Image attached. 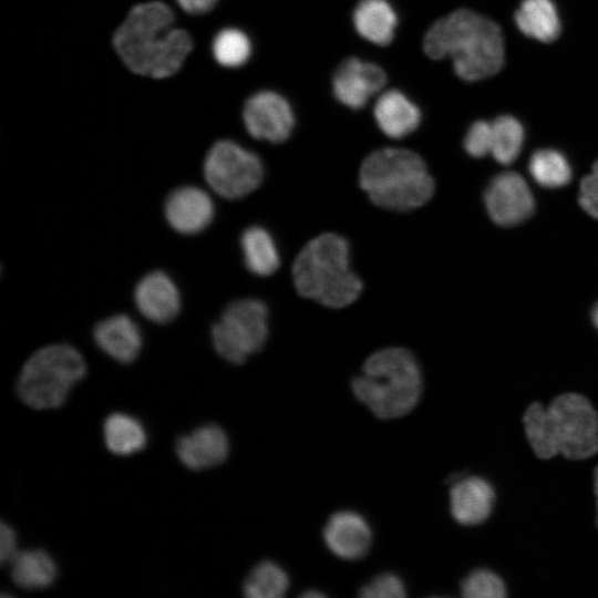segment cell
<instances>
[{
    "label": "cell",
    "mask_w": 598,
    "mask_h": 598,
    "mask_svg": "<svg viewBox=\"0 0 598 598\" xmlns=\"http://www.w3.org/2000/svg\"><path fill=\"white\" fill-rule=\"evenodd\" d=\"M113 44L132 72L153 79L176 73L193 49L188 32L175 27L174 12L161 1L135 6L115 31Z\"/></svg>",
    "instance_id": "cell-1"
},
{
    "label": "cell",
    "mask_w": 598,
    "mask_h": 598,
    "mask_svg": "<svg viewBox=\"0 0 598 598\" xmlns=\"http://www.w3.org/2000/svg\"><path fill=\"white\" fill-rule=\"evenodd\" d=\"M423 49L434 60L451 58L455 73L465 81L491 76L504 63L499 27L468 9L436 20L424 35Z\"/></svg>",
    "instance_id": "cell-2"
},
{
    "label": "cell",
    "mask_w": 598,
    "mask_h": 598,
    "mask_svg": "<svg viewBox=\"0 0 598 598\" xmlns=\"http://www.w3.org/2000/svg\"><path fill=\"white\" fill-rule=\"evenodd\" d=\"M526 437L540 458L560 454L585 460L598 452V412L578 393L556 396L547 406L530 404L523 416Z\"/></svg>",
    "instance_id": "cell-3"
},
{
    "label": "cell",
    "mask_w": 598,
    "mask_h": 598,
    "mask_svg": "<svg viewBox=\"0 0 598 598\" xmlns=\"http://www.w3.org/2000/svg\"><path fill=\"white\" fill-rule=\"evenodd\" d=\"M422 372L414 354L390 347L371 354L351 381L355 398L380 419L408 414L422 393Z\"/></svg>",
    "instance_id": "cell-4"
},
{
    "label": "cell",
    "mask_w": 598,
    "mask_h": 598,
    "mask_svg": "<svg viewBox=\"0 0 598 598\" xmlns=\"http://www.w3.org/2000/svg\"><path fill=\"white\" fill-rule=\"evenodd\" d=\"M293 283L305 298L343 308L360 296L363 285L350 267V247L338 234L324 233L307 243L292 265Z\"/></svg>",
    "instance_id": "cell-5"
},
{
    "label": "cell",
    "mask_w": 598,
    "mask_h": 598,
    "mask_svg": "<svg viewBox=\"0 0 598 598\" xmlns=\"http://www.w3.org/2000/svg\"><path fill=\"white\" fill-rule=\"evenodd\" d=\"M359 184L373 204L396 212L423 206L435 188L423 158L413 151L398 147L369 154L361 164Z\"/></svg>",
    "instance_id": "cell-6"
},
{
    "label": "cell",
    "mask_w": 598,
    "mask_h": 598,
    "mask_svg": "<svg viewBox=\"0 0 598 598\" xmlns=\"http://www.w3.org/2000/svg\"><path fill=\"white\" fill-rule=\"evenodd\" d=\"M86 363L78 349L68 343H54L33 352L23 364L17 392L32 409L61 406L71 389L84 378Z\"/></svg>",
    "instance_id": "cell-7"
},
{
    "label": "cell",
    "mask_w": 598,
    "mask_h": 598,
    "mask_svg": "<svg viewBox=\"0 0 598 598\" xmlns=\"http://www.w3.org/2000/svg\"><path fill=\"white\" fill-rule=\"evenodd\" d=\"M267 305L255 298L229 303L212 327L216 352L228 362L240 364L259 351L268 336Z\"/></svg>",
    "instance_id": "cell-8"
},
{
    "label": "cell",
    "mask_w": 598,
    "mask_h": 598,
    "mask_svg": "<svg viewBox=\"0 0 598 598\" xmlns=\"http://www.w3.org/2000/svg\"><path fill=\"white\" fill-rule=\"evenodd\" d=\"M264 175L260 157L229 140L215 143L204 161L207 185L226 199L247 196L260 186Z\"/></svg>",
    "instance_id": "cell-9"
},
{
    "label": "cell",
    "mask_w": 598,
    "mask_h": 598,
    "mask_svg": "<svg viewBox=\"0 0 598 598\" xmlns=\"http://www.w3.org/2000/svg\"><path fill=\"white\" fill-rule=\"evenodd\" d=\"M243 118L247 132L256 140L282 143L291 134L295 115L288 101L274 91H260L245 103Z\"/></svg>",
    "instance_id": "cell-10"
},
{
    "label": "cell",
    "mask_w": 598,
    "mask_h": 598,
    "mask_svg": "<svg viewBox=\"0 0 598 598\" xmlns=\"http://www.w3.org/2000/svg\"><path fill=\"white\" fill-rule=\"evenodd\" d=\"M484 202L491 219L499 226H515L534 212L535 202L526 181L516 172H504L488 183Z\"/></svg>",
    "instance_id": "cell-11"
},
{
    "label": "cell",
    "mask_w": 598,
    "mask_h": 598,
    "mask_svg": "<svg viewBox=\"0 0 598 598\" xmlns=\"http://www.w3.org/2000/svg\"><path fill=\"white\" fill-rule=\"evenodd\" d=\"M386 83V74L375 63L352 56L343 60L332 79L333 94L350 109H361L380 93Z\"/></svg>",
    "instance_id": "cell-12"
},
{
    "label": "cell",
    "mask_w": 598,
    "mask_h": 598,
    "mask_svg": "<svg viewBox=\"0 0 598 598\" xmlns=\"http://www.w3.org/2000/svg\"><path fill=\"white\" fill-rule=\"evenodd\" d=\"M215 205L210 195L200 187L181 186L169 193L164 203L168 225L182 235H196L214 219Z\"/></svg>",
    "instance_id": "cell-13"
},
{
    "label": "cell",
    "mask_w": 598,
    "mask_h": 598,
    "mask_svg": "<svg viewBox=\"0 0 598 598\" xmlns=\"http://www.w3.org/2000/svg\"><path fill=\"white\" fill-rule=\"evenodd\" d=\"M134 302L140 313L155 323H168L176 318L182 306L178 287L161 270L140 279L134 289Z\"/></svg>",
    "instance_id": "cell-14"
},
{
    "label": "cell",
    "mask_w": 598,
    "mask_h": 598,
    "mask_svg": "<svg viewBox=\"0 0 598 598\" xmlns=\"http://www.w3.org/2000/svg\"><path fill=\"white\" fill-rule=\"evenodd\" d=\"M178 460L192 471H203L221 464L229 453L225 431L216 424H205L181 436L176 442Z\"/></svg>",
    "instance_id": "cell-15"
},
{
    "label": "cell",
    "mask_w": 598,
    "mask_h": 598,
    "mask_svg": "<svg viewBox=\"0 0 598 598\" xmlns=\"http://www.w3.org/2000/svg\"><path fill=\"white\" fill-rule=\"evenodd\" d=\"M323 540L336 556L355 560L370 549L372 532L367 519L353 511L334 513L323 528Z\"/></svg>",
    "instance_id": "cell-16"
},
{
    "label": "cell",
    "mask_w": 598,
    "mask_h": 598,
    "mask_svg": "<svg viewBox=\"0 0 598 598\" xmlns=\"http://www.w3.org/2000/svg\"><path fill=\"white\" fill-rule=\"evenodd\" d=\"M495 492L488 481L480 476H465L455 481L450 489L452 516L462 525H477L493 511Z\"/></svg>",
    "instance_id": "cell-17"
},
{
    "label": "cell",
    "mask_w": 598,
    "mask_h": 598,
    "mask_svg": "<svg viewBox=\"0 0 598 598\" xmlns=\"http://www.w3.org/2000/svg\"><path fill=\"white\" fill-rule=\"evenodd\" d=\"M96 346L109 357L131 363L140 354L143 337L137 323L127 315H114L97 322L93 330Z\"/></svg>",
    "instance_id": "cell-18"
},
{
    "label": "cell",
    "mask_w": 598,
    "mask_h": 598,
    "mask_svg": "<svg viewBox=\"0 0 598 598\" xmlns=\"http://www.w3.org/2000/svg\"><path fill=\"white\" fill-rule=\"evenodd\" d=\"M373 115L379 128L391 138L405 137L421 122L419 107L398 90H388L379 95Z\"/></svg>",
    "instance_id": "cell-19"
},
{
    "label": "cell",
    "mask_w": 598,
    "mask_h": 598,
    "mask_svg": "<svg viewBox=\"0 0 598 598\" xmlns=\"http://www.w3.org/2000/svg\"><path fill=\"white\" fill-rule=\"evenodd\" d=\"M9 564L13 582L25 590L49 588L58 575L54 559L43 549L18 551Z\"/></svg>",
    "instance_id": "cell-20"
},
{
    "label": "cell",
    "mask_w": 598,
    "mask_h": 598,
    "mask_svg": "<svg viewBox=\"0 0 598 598\" xmlns=\"http://www.w3.org/2000/svg\"><path fill=\"white\" fill-rule=\"evenodd\" d=\"M353 24L365 40L386 45L394 37L398 17L385 0H361L353 12Z\"/></svg>",
    "instance_id": "cell-21"
},
{
    "label": "cell",
    "mask_w": 598,
    "mask_h": 598,
    "mask_svg": "<svg viewBox=\"0 0 598 598\" xmlns=\"http://www.w3.org/2000/svg\"><path fill=\"white\" fill-rule=\"evenodd\" d=\"M246 268L256 276L265 277L274 274L280 265L277 244L271 234L264 227H247L240 237Z\"/></svg>",
    "instance_id": "cell-22"
},
{
    "label": "cell",
    "mask_w": 598,
    "mask_h": 598,
    "mask_svg": "<svg viewBox=\"0 0 598 598\" xmlns=\"http://www.w3.org/2000/svg\"><path fill=\"white\" fill-rule=\"evenodd\" d=\"M515 21L525 35L542 42L554 41L560 32L558 12L551 0H524Z\"/></svg>",
    "instance_id": "cell-23"
},
{
    "label": "cell",
    "mask_w": 598,
    "mask_h": 598,
    "mask_svg": "<svg viewBox=\"0 0 598 598\" xmlns=\"http://www.w3.org/2000/svg\"><path fill=\"white\" fill-rule=\"evenodd\" d=\"M106 447L115 455H131L144 448L146 431L136 417L115 412L109 415L103 425Z\"/></svg>",
    "instance_id": "cell-24"
},
{
    "label": "cell",
    "mask_w": 598,
    "mask_h": 598,
    "mask_svg": "<svg viewBox=\"0 0 598 598\" xmlns=\"http://www.w3.org/2000/svg\"><path fill=\"white\" fill-rule=\"evenodd\" d=\"M289 586L287 573L271 560L258 563L246 577L243 591L247 598H280Z\"/></svg>",
    "instance_id": "cell-25"
},
{
    "label": "cell",
    "mask_w": 598,
    "mask_h": 598,
    "mask_svg": "<svg viewBox=\"0 0 598 598\" xmlns=\"http://www.w3.org/2000/svg\"><path fill=\"white\" fill-rule=\"evenodd\" d=\"M528 169L534 181L546 188L567 185L573 174L566 156L553 148L534 152L529 158Z\"/></svg>",
    "instance_id": "cell-26"
},
{
    "label": "cell",
    "mask_w": 598,
    "mask_h": 598,
    "mask_svg": "<svg viewBox=\"0 0 598 598\" xmlns=\"http://www.w3.org/2000/svg\"><path fill=\"white\" fill-rule=\"evenodd\" d=\"M524 143V128L511 115H502L492 122L491 154L501 164L508 165L519 155Z\"/></svg>",
    "instance_id": "cell-27"
},
{
    "label": "cell",
    "mask_w": 598,
    "mask_h": 598,
    "mask_svg": "<svg viewBox=\"0 0 598 598\" xmlns=\"http://www.w3.org/2000/svg\"><path fill=\"white\" fill-rule=\"evenodd\" d=\"M251 45L248 37L238 29H224L214 39L213 53L223 66L243 65L249 58Z\"/></svg>",
    "instance_id": "cell-28"
},
{
    "label": "cell",
    "mask_w": 598,
    "mask_h": 598,
    "mask_svg": "<svg viewBox=\"0 0 598 598\" xmlns=\"http://www.w3.org/2000/svg\"><path fill=\"white\" fill-rule=\"evenodd\" d=\"M461 591L466 598H503L506 595V587L496 573L476 569L463 579Z\"/></svg>",
    "instance_id": "cell-29"
},
{
    "label": "cell",
    "mask_w": 598,
    "mask_h": 598,
    "mask_svg": "<svg viewBox=\"0 0 598 598\" xmlns=\"http://www.w3.org/2000/svg\"><path fill=\"white\" fill-rule=\"evenodd\" d=\"M359 595L363 598H403L406 592L405 586L398 575L382 573L361 587Z\"/></svg>",
    "instance_id": "cell-30"
},
{
    "label": "cell",
    "mask_w": 598,
    "mask_h": 598,
    "mask_svg": "<svg viewBox=\"0 0 598 598\" xmlns=\"http://www.w3.org/2000/svg\"><path fill=\"white\" fill-rule=\"evenodd\" d=\"M464 147L473 157H483L491 154L492 123L485 121L474 122L465 135Z\"/></svg>",
    "instance_id": "cell-31"
},
{
    "label": "cell",
    "mask_w": 598,
    "mask_h": 598,
    "mask_svg": "<svg viewBox=\"0 0 598 598\" xmlns=\"http://www.w3.org/2000/svg\"><path fill=\"white\" fill-rule=\"evenodd\" d=\"M578 200L588 215L598 219V161L592 165L590 174L582 178Z\"/></svg>",
    "instance_id": "cell-32"
},
{
    "label": "cell",
    "mask_w": 598,
    "mask_h": 598,
    "mask_svg": "<svg viewBox=\"0 0 598 598\" xmlns=\"http://www.w3.org/2000/svg\"><path fill=\"white\" fill-rule=\"evenodd\" d=\"M17 550V534L11 526L1 523L0 526V560L1 564H9Z\"/></svg>",
    "instance_id": "cell-33"
},
{
    "label": "cell",
    "mask_w": 598,
    "mask_h": 598,
    "mask_svg": "<svg viewBox=\"0 0 598 598\" xmlns=\"http://www.w3.org/2000/svg\"><path fill=\"white\" fill-rule=\"evenodd\" d=\"M179 7L192 14H199L209 11L217 0H175Z\"/></svg>",
    "instance_id": "cell-34"
},
{
    "label": "cell",
    "mask_w": 598,
    "mask_h": 598,
    "mask_svg": "<svg viewBox=\"0 0 598 598\" xmlns=\"http://www.w3.org/2000/svg\"><path fill=\"white\" fill-rule=\"evenodd\" d=\"M594 489H595V495L597 499V525H598V466L596 467L595 473H594Z\"/></svg>",
    "instance_id": "cell-35"
},
{
    "label": "cell",
    "mask_w": 598,
    "mask_h": 598,
    "mask_svg": "<svg viewBox=\"0 0 598 598\" xmlns=\"http://www.w3.org/2000/svg\"><path fill=\"white\" fill-rule=\"evenodd\" d=\"M302 597L307 598H313V597H323L324 595L316 589L307 590L302 595Z\"/></svg>",
    "instance_id": "cell-36"
},
{
    "label": "cell",
    "mask_w": 598,
    "mask_h": 598,
    "mask_svg": "<svg viewBox=\"0 0 598 598\" xmlns=\"http://www.w3.org/2000/svg\"><path fill=\"white\" fill-rule=\"evenodd\" d=\"M592 321L596 328L598 329V303L595 306L592 310Z\"/></svg>",
    "instance_id": "cell-37"
}]
</instances>
